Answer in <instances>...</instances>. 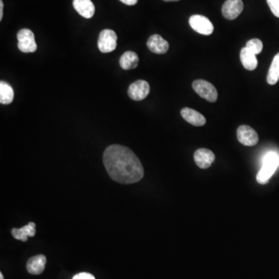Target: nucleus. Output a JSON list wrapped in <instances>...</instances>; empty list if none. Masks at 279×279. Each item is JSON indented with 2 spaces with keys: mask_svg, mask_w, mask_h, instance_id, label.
Instances as JSON below:
<instances>
[{
  "mask_svg": "<svg viewBox=\"0 0 279 279\" xmlns=\"http://www.w3.org/2000/svg\"><path fill=\"white\" fill-rule=\"evenodd\" d=\"M243 10L242 0H227L222 7V16L228 20H235Z\"/></svg>",
  "mask_w": 279,
  "mask_h": 279,
  "instance_id": "1a4fd4ad",
  "label": "nucleus"
},
{
  "mask_svg": "<svg viewBox=\"0 0 279 279\" xmlns=\"http://www.w3.org/2000/svg\"><path fill=\"white\" fill-rule=\"evenodd\" d=\"M0 279H4V274L2 272H0Z\"/></svg>",
  "mask_w": 279,
  "mask_h": 279,
  "instance_id": "a878e982",
  "label": "nucleus"
},
{
  "mask_svg": "<svg viewBox=\"0 0 279 279\" xmlns=\"http://www.w3.org/2000/svg\"><path fill=\"white\" fill-rule=\"evenodd\" d=\"M182 118L188 122V124L196 127H202L206 124V118L198 111L191 108H184L181 110Z\"/></svg>",
  "mask_w": 279,
  "mask_h": 279,
  "instance_id": "f8f14e48",
  "label": "nucleus"
},
{
  "mask_svg": "<svg viewBox=\"0 0 279 279\" xmlns=\"http://www.w3.org/2000/svg\"><path fill=\"white\" fill-rule=\"evenodd\" d=\"M47 258L44 255H39L32 257L26 263V270L31 274H41L44 271Z\"/></svg>",
  "mask_w": 279,
  "mask_h": 279,
  "instance_id": "ddd939ff",
  "label": "nucleus"
},
{
  "mask_svg": "<svg viewBox=\"0 0 279 279\" xmlns=\"http://www.w3.org/2000/svg\"><path fill=\"white\" fill-rule=\"evenodd\" d=\"M240 61L243 68L249 71H253L258 67V62L256 54L250 51L247 47H243L240 51Z\"/></svg>",
  "mask_w": 279,
  "mask_h": 279,
  "instance_id": "dca6fc26",
  "label": "nucleus"
},
{
  "mask_svg": "<svg viewBox=\"0 0 279 279\" xmlns=\"http://www.w3.org/2000/svg\"><path fill=\"white\" fill-rule=\"evenodd\" d=\"M237 137L240 144L248 147L255 146L259 141L258 133L252 127L247 125H242L238 127Z\"/></svg>",
  "mask_w": 279,
  "mask_h": 279,
  "instance_id": "0eeeda50",
  "label": "nucleus"
},
{
  "mask_svg": "<svg viewBox=\"0 0 279 279\" xmlns=\"http://www.w3.org/2000/svg\"><path fill=\"white\" fill-rule=\"evenodd\" d=\"M165 2H176V1H179V0H164Z\"/></svg>",
  "mask_w": 279,
  "mask_h": 279,
  "instance_id": "393cba45",
  "label": "nucleus"
},
{
  "mask_svg": "<svg viewBox=\"0 0 279 279\" xmlns=\"http://www.w3.org/2000/svg\"><path fill=\"white\" fill-rule=\"evenodd\" d=\"M279 80V53L274 56L268 71L267 81L269 85H275Z\"/></svg>",
  "mask_w": 279,
  "mask_h": 279,
  "instance_id": "6ab92c4d",
  "label": "nucleus"
},
{
  "mask_svg": "<svg viewBox=\"0 0 279 279\" xmlns=\"http://www.w3.org/2000/svg\"><path fill=\"white\" fill-rule=\"evenodd\" d=\"M14 98V91L11 86L6 81H0V103L8 105L13 102Z\"/></svg>",
  "mask_w": 279,
  "mask_h": 279,
  "instance_id": "a211bd4d",
  "label": "nucleus"
},
{
  "mask_svg": "<svg viewBox=\"0 0 279 279\" xmlns=\"http://www.w3.org/2000/svg\"><path fill=\"white\" fill-rule=\"evenodd\" d=\"M215 158L216 157L213 151L206 148H200L194 154L196 164L202 169L210 167L215 161Z\"/></svg>",
  "mask_w": 279,
  "mask_h": 279,
  "instance_id": "9d476101",
  "label": "nucleus"
},
{
  "mask_svg": "<svg viewBox=\"0 0 279 279\" xmlns=\"http://www.w3.org/2000/svg\"><path fill=\"white\" fill-rule=\"evenodd\" d=\"M279 166V155L277 153H268L264 158L263 165L257 175V181L261 185H265L274 175Z\"/></svg>",
  "mask_w": 279,
  "mask_h": 279,
  "instance_id": "f03ea898",
  "label": "nucleus"
},
{
  "mask_svg": "<svg viewBox=\"0 0 279 279\" xmlns=\"http://www.w3.org/2000/svg\"><path fill=\"white\" fill-rule=\"evenodd\" d=\"M73 7L84 18L90 19L94 16L96 8L91 0H73Z\"/></svg>",
  "mask_w": 279,
  "mask_h": 279,
  "instance_id": "4468645a",
  "label": "nucleus"
},
{
  "mask_svg": "<svg viewBox=\"0 0 279 279\" xmlns=\"http://www.w3.org/2000/svg\"><path fill=\"white\" fill-rule=\"evenodd\" d=\"M11 234L16 240L26 242L28 240V237H33L36 234V224L30 222L27 225L24 226L20 229L13 228L12 229Z\"/></svg>",
  "mask_w": 279,
  "mask_h": 279,
  "instance_id": "2eb2a0df",
  "label": "nucleus"
},
{
  "mask_svg": "<svg viewBox=\"0 0 279 279\" xmlns=\"http://www.w3.org/2000/svg\"><path fill=\"white\" fill-rule=\"evenodd\" d=\"M267 3L273 14L279 18V0H267Z\"/></svg>",
  "mask_w": 279,
  "mask_h": 279,
  "instance_id": "412c9836",
  "label": "nucleus"
},
{
  "mask_svg": "<svg viewBox=\"0 0 279 279\" xmlns=\"http://www.w3.org/2000/svg\"><path fill=\"white\" fill-rule=\"evenodd\" d=\"M117 35L113 30L101 31L98 39V47L102 53L114 51L117 47Z\"/></svg>",
  "mask_w": 279,
  "mask_h": 279,
  "instance_id": "39448f33",
  "label": "nucleus"
},
{
  "mask_svg": "<svg viewBox=\"0 0 279 279\" xmlns=\"http://www.w3.org/2000/svg\"><path fill=\"white\" fill-rule=\"evenodd\" d=\"M246 47L257 55L260 54L263 49V43L259 39L250 40L246 44Z\"/></svg>",
  "mask_w": 279,
  "mask_h": 279,
  "instance_id": "aec40b11",
  "label": "nucleus"
},
{
  "mask_svg": "<svg viewBox=\"0 0 279 279\" xmlns=\"http://www.w3.org/2000/svg\"><path fill=\"white\" fill-rule=\"evenodd\" d=\"M138 64L139 57L135 52L128 50L120 57V65L123 69H134L137 67Z\"/></svg>",
  "mask_w": 279,
  "mask_h": 279,
  "instance_id": "f3484780",
  "label": "nucleus"
},
{
  "mask_svg": "<svg viewBox=\"0 0 279 279\" xmlns=\"http://www.w3.org/2000/svg\"><path fill=\"white\" fill-rule=\"evenodd\" d=\"M103 164L109 177L120 184L136 183L145 176L143 165L137 156L123 145L108 147L103 153Z\"/></svg>",
  "mask_w": 279,
  "mask_h": 279,
  "instance_id": "f257e3e1",
  "label": "nucleus"
},
{
  "mask_svg": "<svg viewBox=\"0 0 279 279\" xmlns=\"http://www.w3.org/2000/svg\"><path fill=\"white\" fill-rule=\"evenodd\" d=\"M147 46L151 52L158 54H165L169 49L168 41L158 34H154L150 37L147 42Z\"/></svg>",
  "mask_w": 279,
  "mask_h": 279,
  "instance_id": "9b49d317",
  "label": "nucleus"
},
{
  "mask_svg": "<svg viewBox=\"0 0 279 279\" xmlns=\"http://www.w3.org/2000/svg\"><path fill=\"white\" fill-rule=\"evenodd\" d=\"M19 50L23 53H33L38 49L34 34L29 29H22L17 33Z\"/></svg>",
  "mask_w": 279,
  "mask_h": 279,
  "instance_id": "20e7f679",
  "label": "nucleus"
},
{
  "mask_svg": "<svg viewBox=\"0 0 279 279\" xmlns=\"http://www.w3.org/2000/svg\"><path fill=\"white\" fill-rule=\"evenodd\" d=\"M128 96L134 101L145 99L150 93V85L145 80H137L132 83L128 89Z\"/></svg>",
  "mask_w": 279,
  "mask_h": 279,
  "instance_id": "6e6552de",
  "label": "nucleus"
},
{
  "mask_svg": "<svg viewBox=\"0 0 279 279\" xmlns=\"http://www.w3.org/2000/svg\"><path fill=\"white\" fill-rule=\"evenodd\" d=\"M72 279H96L93 274L90 273L81 272L79 274H75Z\"/></svg>",
  "mask_w": 279,
  "mask_h": 279,
  "instance_id": "4be33fe9",
  "label": "nucleus"
},
{
  "mask_svg": "<svg viewBox=\"0 0 279 279\" xmlns=\"http://www.w3.org/2000/svg\"><path fill=\"white\" fill-rule=\"evenodd\" d=\"M4 16V2L3 0H0V20H3Z\"/></svg>",
  "mask_w": 279,
  "mask_h": 279,
  "instance_id": "b1692460",
  "label": "nucleus"
},
{
  "mask_svg": "<svg viewBox=\"0 0 279 279\" xmlns=\"http://www.w3.org/2000/svg\"><path fill=\"white\" fill-rule=\"evenodd\" d=\"M120 1L127 6H134L138 2V0H120Z\"/></svg>",
  "mask_w": 279,
  "mask_h": 279,
  "instance_id": "5701e85b",
  "label": "nucleus"
},
{
  "mask_svg": "<svg viewBox=\"0 0 279 279\" xmlns=\"http://www.w3.org/2000/svg\"><path fill=\"white\" fill-rule=\"evenodd\" d=\"M192 88L200 97L209 102H215L217 100V90L213 84L206 80H196L192 83Z\"/></svg>",
  "mask_w": 279,
  "mask_h": 279,
  "instance_id": "7ed1b4c3",
  "label": "nucleus"
},
{
  "mask_svg": "<svg viewBox=\"0 0 279 279\" xmlns=\"http://www.w3.org/2000/svg\"><path fill=\"white\" fill-rule=\"evenodd\" d=\"M188 22H189L190 26L194 31L203 35L208 36L213 34L214 31V26L212 22L207 17L202 15H193L190 16Z\"/></svg>",
  "mask_w": 279,
  "mask_h": 279,
  "instance_id": "423d86ee",
  "label": "nucleus"
}]
</instances>
